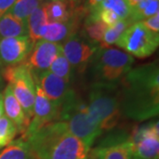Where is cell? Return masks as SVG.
<instances>
[{
  "instance_id": "cell-1",
  "label": "cell",
  "mask_w": 159,
  "mask_h": 159,
  "mask_svg": "<svg viewBox=\"0 0 159 159\" xmlns=\"http://www.w3.org/2000/svg\"><path fill=\"white\" fill-rule=\"evenodd\" d=\"M121 113L134 121L158 115L159 70L157 62L132 68L119 82Z\"/></svg>"
},
{
  "instance_id": "cell-2",
  "label": "cell",
  "mask_w": 159,
  "mask_h": 159,
  "mask_svg": "<svg viewBox=\"0 0 159 159\" xmlns=\"http://www.w3.org/2000/svg\"><path fill=\"white\" fill-rule=\"evenodd\" d=\"M24 140L35 159H89L91 147L74 136L64 121L47 124Z\"/></svg>"
},
{
  "instance_id": "cell-3",
  "label": "cell",
  "mask_w": 159,
  "mask_h": 159,
  "mask_svg": "<svg viewBox=\"0 0 159 159\" xmlns=\"http://www.w3.org/2000/svg\"><path fill=\"white\" fill-rule=\"evenodd\" d=\"M134 63L133 56L125 51L113 48H99L87 67L91 84H119L133 68Z\"/></svg>"
},
{
  "instance_id": "cell-4",
  "label": "cell",
  "mask_w": 159,
  "mask_h": 159,
  "mask_svg": "<svg viewBox=\"0 0 159 159\" xmlns=\"http://www.w3.org/2000/svg\"><path fill=\"white\" fill-rule=\"evenodd\" d=\"M88 105L102 132L113 130L122 117L119 84L92 83Z\"/></svg>"
},
{
  "instance_id": "cell-5",
  "label": "cell",
  "mask_w": 159,
  "mask_h": 159,
  "mask_svg": "<svg viewBox=\"0 0 159 159\" xmlns=\"http://www.w3.org/2000/svg\"><path fill=\"white\" fill-rule=\"evenodd\" d=\"M58 120L66 123L69 131L91 147L102 134L100 125L92 116L88 102L75 93L60 108Z\"/></svg>"
},
{
  "instance_id": "cell-6",
  "label": "cell",
  "mask_w": 159,
  "mask_h": 159,
  "mask_svg": "<svg viewBox=\"0 0 159 159\" xmlns=\"http://www.w3.org/2000/svg\"><path fill=\"white\" fill-rule=\"evenodd\" d=\"M2 75L11 86L25 116L31 121L34 114L35 83L29 66L25 62L14 66H6L2 70Z\"/></svg>"
},
{
  "instance_id": "cell-7",
  "label": "cell",
  "mask_w": 159,
  "mask_h": 159,
  "mask_svg": "<svg viewBox=\"0 0 159 159\" xmlns=\"http://www.w3.org/2000/svg\"><path fill=\"white\" fill-rule=\"evenodd\" d=\"M115 44L131 56L143 58L151 56L159 44V34L148 30L142 22L130 25Z\"/></svg>"
},
{
  "instance_id": "cell-8",
  "label": "cell",
  "mask_w": 159,
  "mask_h": 159,
  "mask_svg": "<svg viewBox=\"0 0 159 159\" xmlns=\"http://www.w3.org/2000/svg\"><path fill=\"white\" fill-rule=\"evenodd\" d=\"M130 142L134 158H159L158 121H152L130 132Z\"/></svg>"
},
{
  "instance_id": "cell-9",
  "label": "cell",
  "mask_w": 159,
  "mask_h": 159,
  "mask_svg": "<svg viewBox=\"0 0 159 159\" xmlns=\"http://www.w3.org/2000/svg\"><path fill=\"white\" fill-rule=\"evenodd\" d=\"M61 46L64 56L74 68L75 74L85 71L92 57L100 48L99 44L88 40L78 32L71 34Z\"/></svg>"
},
{
  "instance_id": "cell-10",
  "label": "cell",
  "mask_w": 159,
  "mask_h": 159,
  "mask_svg": "<svg viewBox=\"0 0 159 159\" xmlns=\"http://www.w3.org/2000/svg\"><path fill=\"white\" fill-rule=\"evenodd\" d=\"M90 150L89 159H134L130 133L123 129L113 131Z\"/></svg>"
},
{
  "instance_id": "cell-11",
  "label": "cell",
  "mask_w": 159,
  "mask_h": 159,
  "mask_svg": "<svg viewBox=\"0 0 159 159\" xmlns=\"http://www.w3.org/2000/svg\"><path fill=\"white\" fill-rule=\"evenodd\" d=\"M34 83L38 84L47 98L59 108L75 94L71 84L49 71L33 74Z\"/></svg>"
},
{
  "instance_id": "cell-12",
  "label": "cell",
  "mask_w": 159,
  "mask_h": 159,
  "mask_svg": "<svg viewBox=\"0 0 159 159\" xmlns=\"http://www.w3.org/2000/svg\"><path fill=\"white\" fill-rule=\"evenodd\" d=\"M60 108L51 102L42 90L38 84L35 83V100L34 104V114L30 121L29 128L22 138L26 139L34 134L40 128L51 122L57 121L59 118Z\"/></svg>"
},
{
  "instance_id": "cell-13",
  "label": "cell",
  "mask_w": 159,
  "mask_h": 159,
  "mask_svg": "<svg viewBox=\"0 0 159 159\" xmlns=\"http://www.w3.org/2000/svg\"><path fill=\"white\" fill-rule=\"evenodd\" d=\"M34 46L29 35L0 39V66H14L25 62Z\"/></svg>"
},
{
  "instance_id": "cell-14",
  "label": "cell",
  "mask_w": 159,
  "mask_h": 159,
  "mask_svg": "<svg viewBox=\"0 0 159 159\" xmlns=\"http://www.w3.org/2000/svg\"><path fill=\"white\" fill-rule=\"evenodd\" d=\"M61 51L62 46L60 43L40 39L34 43L32 51H30L25 63L33 74L48 71Z\"/></svg>"
},
{
  "instance_id": "cell-15",
  "label": "cell",
  "mask_w": 159,
  "mask_h": 159,
  "mask_svg": "<svg viewBox=\"0 0 159 159\" xmlns=\"http://www.w3.org/2000/svg\"><path fill=\"white\" fill-rule=\"evenodd\" d=\"M3 99L6 116L17 127L18 133H22L23 134H25L29 128L30 121L25 116L20 104L18 102L9 84H7L4 90Z\"/></svg>"
},
{
  "instance_id": "cell-16",
  "label": "cell",
  "mask_w": 159,
  "mask_h": 159,
  "mask_svg": "<svg viewBox=\"0 0 159 159\" xmlns=\"http://www.w3.org/2000/svg\"><path fill=\"white\" fill-rule=\"evenodd\" d=\"M49 22H66L73 19L75 6L68 0H43Z\"/></svg>"
},
{
  "instance_id": "cell-17",
  "label": "cell",
  "mask_w": 159,
  "mask_h": 159,
  "mask_svg": "<svg viewBox=\"0 0 159 159\" xmlns=\"http://www.w3.org/2000/svg\"><path fill=\"white\" fill-rule=\"evenodd\" d=\"M29 35L27 23L6 12L0 18V39Z\"/></svg>"
},
{
  "instance_id": "cell-18",
  "label": "cell",
  "mask_w": 159,
  "mask_h": 159,
  "mask_svg": "<svg viewBox=\"0 0 159 159\" xmlns=\"http://www.w3.org/2000/svg\"><path fill=\"white\" fill-rule=\"evenodd\" d=\"M107 29L106 25L97 17L94 12H89L85 20L83 22V27L80 34L91 42L99 44L102 42L104 32Z\"/></svg>"
},
{
  "instance_id": "cell-19",
  "label": "cell",
  "mask_w": 159,
  "mask_h": 159,
  "mask_svg": "<svg viewBox=\"0 0 159 159\" xmlns=\"http://www.w3.org/2000/svg\"><path fill=\"white\" fill-rule=\"evenodd\" d=\"M49 22L46 7L44 2H43L35 10H34L27 20V27H28V34L29 38L34 43L40 40V33L43 28L46 26Z\"/></svg>"
},
{
  "instance_id": "cell-20",
  "label": "cell",
  "mask_w": 159,
  "mask_h": 159,
  "mask_svg": "<svg viewBox=\"0 0 159 159\" xmlns=\"http://www.w3.org/2000/svg\"><path fill=\"white\" fill-rule=\"evenodd\" d=\"M159 11V0H143L131 8L129 20L131 22H142L144 20L156 15Z\"/></svg>"
},
{
  "instance_id": "cell-21",
  "label": "cell",
  "mask_w": 159,
  "mask_h": 159,
  "mask_svg": "<svg viewBox=\"0 0 159 159\" xmlns=\"http://www.w3.org/2000/svg\"><path fill=\"white\" fill-rule=\"evenodd\" d=\"M0 159H35L32 156L28 142L22 137L7 145L0 152Z\"/></svg>"
},
{
  "instance_id": "cell-22",
  "label": "cell",
  "mask_w": 159,
  "mask_h": 159,
  "mask_svg": "<svg viewBox=\"0 0 159 159\" xmlns=\"http://www.w3.org/2000/svg\"><path fill=\"white\" fill-rule=\"evenodd\" d=\"M49 72L56 75L57 77L61 78L67 83L71 84L74 80L75 72L74 68L71 66L70 63L64 56L62 51L58 53L54 61L52 62L50 68L48 69Z\"/></svg>"
},
{
  "instance_id": "cell-23",
  "label": "cell",
  "mask_w": 159,
  "mask_h": 159,
  "mask_svg": "<svg viewBox=\"0 0 159 159\" xmlns=\"http://www.w3.org/2000/svg\"><path fill=\"white\" fill-rule=\"evenodd\" d=\"M43 2V0H16L7 12L27 23L30 14Z\"/></svg>"
},
{
  "instance_id": "cell-24",
  "label": "cell",
  "mask_w": 159,
  "mask_h": 159,
  "mask_svg": "<svg viewBox=\"0 0 159 159\" xmlns=\"http://www.w3.org/2000/svg\"><path fill=\"white\" fill-rule=\"evenodd\" d=\"M132 24L133 23L129 20V19H127L120 20L111 28H107L100 43V48H109V46L115 44L119 36Z\"/></svg>"
},
{
  "instance_id": "cell-25",
  "label": "cell",
  "mask_w": 159,
  "mask_h": 159,
  "mask_svg": "<svg viewBox=\"0 0 159 159\" xmlns=\"http://www.w3.org/2000/svg\"><path fill=\"white\" fill-rule=\"evenodd\" d=\"M96 9H108L115 12L120 20H127L130 16L131 8L125 0H103Z\"/></svg>"
},
{
  "instance_id": "cell-26",
  "label": "cell",
  "mask_w": 159,
  "mask_h": 159,
  "mask_svg": "<svg viewBox=\"0 0 159 159\" xmlns=\"http://www.w3.org/2000/svg\"><path fill=\"white\" fill-rule=\"evenodd\" d=\"M18 134L17 127L6 116L0 118V148L9 145Z\"/></svg>"
},
{
  "instance_id": "cell-27",
  "label": "cell",
  "mask_w": 159,
  "mask_h": 159,
  "mask_svg": "<svg viewBox=\"0 0 159 159\" xmlns=\"http://www.w3.org/2000/svg\"><path fill=\"white\" fill-rule=\"evenodd\" d=\"M142 24L150 31L158 34L159 32V13L153 15L142 21Z\"/></svg>"
},
{
  "instance_id": "cell-28",
  "label": "cell",
  "mask_w": 159,
  "mask_h": 159,
  "mask_svg": "<svg viewBox=\"0 0 159 159\" xmlns=\"http://www.w3.org/2000/svg\"><path fill=\"white\" fill-rule=\"evenodd\" d=\"M16 0H0V18L11 9Z\"/></svg>"
},
{
  "instance_id": "cell-29",
  "label": "cell",
  "mask_w": 159,
  "mask_h": 159,
  "mask_svg": "<svg viewBox=\"0 0 159 159\" xmlns=\"http://www.w3.org/2000/svg\"><path fill=\"white\" fill-rule=\"evenodd\" d=\"M103 0H85V6H83L88 12L93 11L102 3Z\"/></svg>"
},
{
  "instance_id": "cell-30",
  "label": "cell",
  "mask_w": 159,
  "mask_h": 159,
  "mask_svg": "<svg viewBox=\"0 0 159 159\" xmlns=\"http://www.w3.org/2000/svg\"><path fill=\"white\" fill-rule=\"evenodd\" d=\"M4 114V99H3V94L0 93V118Z\"/></svg>"
},
{
  "instance_id": "cell-31",
  "label": "cell",
  "mask_w": 159,
  "mask_h": 159,
  "mask_svg": "<svg viewBox=\"0 0 159 159\" xmlns=\"http://www.w3.org/2000/svg\"><path fill=\"white\" fill-rule=\"evenodd\" d=\"M125 1L127 2V4H128V6H130V8H132L134 6H136L137 4L141 3L143 0H125Z\"/></svg>"
},
{
  "instance_id": "cell-32",
  "label": "cell",
  "mask_w": 159,
  "mask_h": 159,
  "mask_svg": "<svg viewBox=\"0 0 159 159\" xmlns=\"http://www.w3.org/2000/svg\"><path fill=\"white\" fill-rule=\"evenodd\" d=\"M1 66H0V89L2 88V86L4 84V78H3V75H2V69H1Z\"/></svg>"
},
{
  "instance_id": "cell-33",
  "label": "cell",
  "mask_w": 159,
  "mask_h": 159,
  "mask_svg": "<svg viewBox=\"0 0 159 159\" xmlns=\"http://www.w3.org/2000/svg\"><path fill=\"white\" fill-rule=\"evenodd\" d=\"M81 1H82V0H74V6L76 7L77 6H79L80 3Z\"/></svg>"
},
{
  "instance_id": "cell-34",
  "label": "cell",
  "mask_w": 159,
  "mask_h": 159,
  "mask_svg": "<svg viewBox=\"0 0 159 159\" xmlns=\"http://www.w3.org/2000/svg\"><path fill=\"white\" fill-rule=\"evenodd\" d=\"M69 2H71V3H73L74 4V0H68Z\"/></svg>"
},
{
  "instance_id": "cell-35",
  "label": "cell",
  "mask_w": 159,
  "mask_h": 159,
  "mask_svg": "<svg viewBox=\"0 0 159 159\" xmlns=\"http://www.w3.org/2000/svg\"><path fill=\"white\" fill-rule=\"evenodd\" d=\"M134 159H137V158H134Z\"/></svg>"
}]
</instances>
